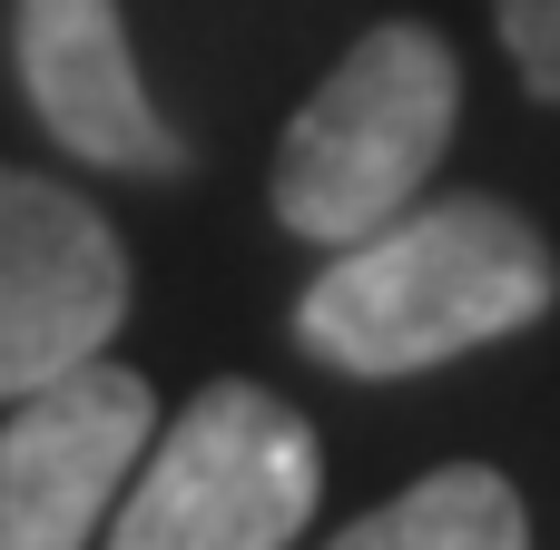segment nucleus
Segmentation results:
<instances>
[{"mask_svg": "<svg viewBox=\"0 0 560 550\" xmlns=\"http://www.w3.org/2000/svg\"><path fill=\"white\" fill-rule=\"evenodd\" d=\"M551 295V236L512 197H413L374 236L335 246V266L295 295V344L335 374L394 384L541 325Z\"/></svg>", "mask_w": 560, "mask_h": 550, "instance_id": "1", "label": "nucleus"}, {"mask_svg": "<svg viewBox=\"0 0 560 550\" xmlns=\"http://www.w3.org/2000/svg\"><path fill=\"white\" fill-rule=\"evenodd\" d=\"M453 118H463V59L443 30L423 20H384L364 30L335 79L285 118L276 138V226L305 236V246H354L374 236L384 217H404L423 197V177L443 167L453 148Z\"/></svg>", "mask_w": 560, "mask_h": 550, "instance_id": "2", "label": "nucleus"}, {"mask_svg": "<svg viewBox=\"0 0 560 550\" xmlns=\"http://www.w3.org/2000/svg\"><path fill=\"white\" fill-rule=\"evenodd\" d=\"M325 492V453L305 433L295 403H276L266 384H197L187 413L138 453L108 550H285L315 522Z\"/></svg>", "mask_w": 560, "mask_h": 550, "instance_id": "3", "label": "nucleus"}, {"mask_svg": "<svg viewBox=\"0 0 560 550\" xmlns=\"http://www.w3.org/2000/svg\"><path fill=\"white\" fill-rule=\"evenodd\" d=\"M148 443L158 394L108 354L0 403V550H89Z\"/></svg>", "mask_w": 560, "mask_h": 550, "instance_id": "4", "label": "nucleus"}, {"mask_svg": "<svg viewBox=\"0 0 560 550\" xmlns=\"http://www.w3.org/2000/svg\"><path fill=\"white\" fill-rule=\"evenodd\" d=\"M128 315V246L59 177L0 167V403L108 354Z\"/></svg>", "mask_w": 560, "mask_h": 550, "instance_id": "5", "label": "nucleus"}, {"mask_svg": "<svg viewBox=\"0 0 560 550\" xmlns=\"http://www.w3.org/2000/svg\"><path fill=\"white\" fill-rule=\"evenodd\" d=\"M10 59H20V89L39 108V128L69 157L118 167V177H177L187 167L177 128L138 89L118 0H20L10 10Z\"/></svg>", "mask_w": 560, "mask_h": 550, "instance_id": "6", "label": "nucleus"}, {"mask_svg": "<svg viewBox=\"0 0 560 550\" xmlns=\"http://www.w3.org/2000/svg\"><path fill=\"white\" fill-rule=\"evenodd\" d=\"M325 550H532V512L492 463H443Z\"/></svg>", "mask_w": 560, "mask_h": 550, "instance_id": "7", "label": "nucleus"}, {"mask_svg": "<svg viewBox=\"0 0 560 550\" xmlns=\"http://www.w3.org/2000/svg\"><path fill=\"white\" fill-rule=\"evenodd\" d=\"M492 20H502V49H512L522 89L560 108V0H492Z\"/></svg>", "mask_w": 560, "mask_h": 550, "instance_id": "8", "label": "nucleus"}]
</instances>
